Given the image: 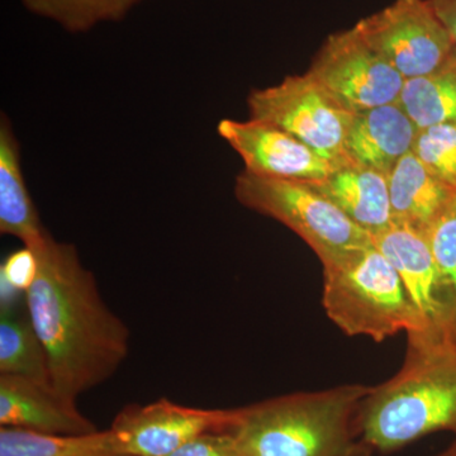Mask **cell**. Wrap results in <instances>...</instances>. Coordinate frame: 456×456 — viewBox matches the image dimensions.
I'll return each mask as SVG.
<instances>
[{
  "instance_id": "9",
  "label": "cell",
  "mask_w": 456,
  "mask_h": 456,
  "mask_svg": "<svg viewBox=\"0 0 456 456\" xmlns=\"http://www.w3.org/2000/svg\"><path fill=\"white\" fill-rule=\"evenodd\" d=\"M355 28L406 80L431 73L456 49L428 0H395Z\"/></svg>"
},
{
  "instance_id": "2",
  "label": "cell",
  "mask_w": 456,
  "mask_h": 456,
  "mask_svg": "<svg viewBox=\"0 0 456 456\" xmlns=\"http://www.w3.org/2000/svg\"><path fill=\"white\" fill-rule=\"evenodd\" d=\"M369 389L345 384L236 408L227 432L242 456H369L355 428Z\"/></svg>"
},
{
  "instance_id": "25",
  "label": "cell",
  "mask_w": 456,
  "mask_h": 456,
  "mask_svg": "<svg viewBox=\"0 0 456 456\" xmlns=\"http://www.w3.org/2000/svg\"><path fill=\"white\" fill-rule=\"evenodd\" d=\"M456 47V0H428Z\"/></svg>"
},
{
  "instance_id": "8",
  "label": "cell",
  "mask_w": 456,
  "mask_h": 456,
  "mask_svg": "<svg viewBox=\"0 0 456 456\" xmlns=\"http://www.w3.org/2000/svg\"><path fill=\"white\" fill-rule=\"evenodd\" d=\"M307 73L354 114L395 103L406 83L355 27L330 36Z\"/></svg>"
},
{
  "instance_id": "24",
  "label": "cell",
  "mask_w": 456,
  "mask_h": 456,
  "mask_svg": "<svg viewBox=\"0 0 456 456\" xmlns=\"http://www.w3.org/2000/svg\"><path fill=\"white\" fill-rule=\"evenodd\" d=\"M167 456H242L235 437L227 431L200 435Z\"/></svg>"
},
{
  "instance_id": "22",
  "label": "cell",
  "mask_w": 456,
  "mask_h": 456,
  "mask_svg": "<svg viewBox=\"0 0 456 456\" xmlns=\"http://www.w3.org/2000/svg\"><path fill=\"white\" fill-rule=\"evenodd\" d=\"M425 236L441 277L448 285L456 305V191Z\"/></svg>"
},
{
  "instance_id": "6",
  "label": "cell",
  "mask_w": 456,
  "mask_h": 456,
  "mask_svg": "<svg viewBox=\"0 0 456 456\" xmlns=\"http://www.w3.org/2000/svg\"><path fill=\"white\" fill-rule=\"evenodd\" d=\"M248 107L250 118L283 128L336 167L349 164L345 143L354 113L310 74L288 77L278 86L253 90Z\"/></svg>"
},
{
  "instance_id": "3",
  "label": "cell",
  "mask_w": 456,
  "mask_h": 456,
  "mask_svg": "<svg viewBox=\"0 0 456 456\" xmlns=\"http://www.w3.org/2000/svg\"><path fill=\"white\" fill-rule=\"evenodd\" d=\"M355 428L370 452H395L435 432L456 437V345L407 349L398 373L369 389Z\"/></svg>"
},
{
  "instance_id": "15",
  "label": "cell",
  "mask_w": 456,
  "mask_h": 456,
  "mask_svg": "<svg viewBox=\"0 0 456 456\" xmlns=\"http://www.w3.org/2000/svg\"><path fill=\"white\" fill-rule=\"evenodd\" d=\"M20 145L4 113L0 119V232L37 248L50 235L42 226L20 163Z\"/></svg>"
},
{
  "instance_id": "12",
  "label": "cell",
  "mask_w": 456,
  "mask_h": 456,
  "mask_svg": "<svg viewBox=\"0 0 456 456\" xmlns=\"http://www.w3.org/2000/svg\"><path fill=\"white\" fill-rule=\"evenodd\" d=\"M0 425L55 435H86L97 426L80 412L77 401L49 384L0 374Z\"/></svg>"
},
{
  "instance_id": "7",
  "label": "cell",
  "mask_w": 456,
  "mask_h": 456,
  "mask_svg": "<svg viewBox=\"0 0 456 456\" xmlns=\"http://www.w3.org/2000/svg\"><path fill=\"white\" fill-rule=\"evenodd\" d=\"M373 241L397 269L415 310L417 331L407 338L408 349L456 345L454 297L441 277L425 233L393 224Z\"/></svg>"
},
{
  "instance_id": "4",
  "label": "cell",
  "mask_w": 456,
  "mask_h": 456,
  "mask_svg": "<svg viewBox=\"0 0 456 456\" xmlns=\"http://www.w3.org/2000/svg\"><path fill=\"white\" fill-rule=\"evenodd\" d=\"M327 317L347 336L382 342L417 331L415 310L395 265L370 244L346 259L322 266Z\"/></svg>"
},
{
  "instance_id": "5",
  "label": "cell",
  "mask_w": 456,
  "mask_h": 456,
  "mask_svg": "<svg viewBox=\"0 0 456 456\" xmlns=\"http://www.w3.org/2000/svg\"><path fill=\"white\" fill-rule=\"evenodd\" d=\"M235 196L246 208L281 222L301 237L322 266L373 244V237L308 183L266 178L245 170L236 178Z\"/></svg>"
},
{
  "instance_id": "17",
  "label": "cell",
  "mask_w": 456,
  "mask_h": 456,
  "mask_svg": "<svg viewBox=\"0 0 456 456\" xmlns=\"http://www.w3.org/2000/svg\"><path fill=\"white\" fill-rule=\"evenodd\" d=\"M0 374L53 386L46 351L27 308L20 311L9 302L0 310Z\"/></svg>"
},
{
  "instance_id": "10",
  "label": "cell",
  "mask_w": 456,
  "mask_h": 456,
  "mask_svg": "<svg viewBox=\"0 0 456 456\" xmlns=\"http://www.w3.org/2000/svg\"><path fill=\"white\" fill-rule=\"evenodd\" d=\"M235 413L236 408L188 407L161 398L123 408L110 430L125 456H167L200 435L227 431Z\"/></svg>"
},
{
  "instance_id": "1",
  "label": "cell",
  "mask_w": 456,
  "mask_h": 456,
  "mask_svg": "<svg viewBox=\"0 0 456 456\" xmlns=\"http://www.w3.org/2000/svg\"><path fill=\"white\" fill-rule=\"evenodd\" d=\"M32 250L38 270L25 293L27 312L46 351L53 388L77 401L121 368L130 329L108 307L73 244L49 235Z\"/></svg>"
},
{
  "instance_id": "11",
  "label": "cell",
  "mask_w": 456,
  "mask_h": 456,
  "mask_svg": "<svg viewBox=\"0 0 456 456\" xmlns=\"http://www.w3.org/2000/svg\"><path fill=\"white\" fill-rule=\"evenodd\" d=\"M217 132L241 156L245 170L255 175L318 182L338 167L273 123L254 118L248 121L222 119Z\"/></svg>"
},
{
  "instance_id": "23",
  "label": "cell",
  "mask_w": 456,
  "mask_h": 456,
  "mask_svg": "<svg viewBox=\"0 0 456 456\" xmlns=\"http://www.w3.org/2000/svg\"><path fill=\"white\" fill-rule=\"evenodd\" d=\"M38 260L32 248H26L9 255L0 268L2 288L26 293L37 275Z\"/></svg>"
},
{
  "instance_id": "14",
  "label": "cell",
  "mask_w": 456,
  "mask_h": 456,
  "mask_svg": "<svg viewBox=\"0 0 456 456\" xmlns=\"http://www.w3.org/2000/svg\"><path fill=\"white\" fill-rule=\"evenodd\" d=\"M308 184L371 237L395 224L388 175L380 171L349 163L336 167L325 179Z\"/></svg>"
},
{
  "instance_id": "26",
  "label": "cell",
  "mask_w": 456,
  "mask_h": 456,
  "mask_svg": "<svg viewBox=\"0 0 456 456\" xmlns=\"http://www.w3.org/2000/svg\"><path fill=\"white\" fill-rule=\"evenodd\" d=\"M436 456H456V437L454 441H452V444L444 450V452H441L440 454H437Z\"/></svg>"
},
{
  "instance_id": "13",
  "label": "cell",
  "mask_w": 456,
  "mask_h": 456,
  "mask_svg": "<svg viewBox=\"0 0 456 456\" xmlns=\"http://www.w3.org/2000/svg\"><path fill=\"white\" fill-rule=\"evenodd\" d=\"M419 132L399 102L355 113L345 143L347 160L389 175L413 151Z\"/></svg>"
},
{
  "instance_id": "21",
  "label": "cell",
  "mask_w": 456,
  "mask_h": 456,
  "mask_svg": "<svg viewBox=\"0 0 456 456\" xmlns=\"http://www.w3.org/2000/svg\"><path fill=\"white\" fill-rule=\"evenodd\" d=\"M413 152L435 176L456 191V123L419 130Z\"/></svg>"
},
{
  "instance_id": "16",
  "label": "cell",
  "mask_w": 456,
  "mask_h": 456,
  "mask_svg": "<svg viewBox=\"0 0 456 456\" xmlns=\"http://www.w3.org/2000/svg\"><path fill=\"white\" fill-rule=\"evenodd\" d=\"M388 185L395 224L422 233L439 217L455 191L435 176L413 151L395 165Z\"/></svg>"
},
{
  "instance_id": "19",
  "label": "cell",
  "mask_w": 456,
  "mask_h": 456,
  "mask_svg": "<svg viewBox=\"0 0 456 456\" xmlns=\"http://www.w3.org/2000/svg\"><path fill=\"white\" fill-rule=\"evenodd\" d=\"M0 456L125 455L110 428L86 435H55L2 426Z\"/></svg>"
},
{
  "instance_id": "20",
  "label": "cell",
  "mask_w": 456,
  "mask_h": 456,
  "mask_svg": "<svg viewBox=\"0 0 456 456\" xmlns=\"http://www.w3.org/2000/svg\"><path fill=\"white\" fill-rule=\"evenodd\" d=\"M37 16L59 23L66 31L86 32L104 22L127 16L140 0H20Z\"/></svg>"
},
{
  "instance_id": "18",
  "label": "cell",
  "mask_w": 456,
  "mask_h": 456,
  "mask_svg": "<svg viewBox=\"0 0 456 456\" xmlns=\"http://www.w3.org/2000/svg\"><path fill=\"white\" fill-rule=\"evenodd\" d=\"M398 102L419 130L456 123V49L431 73L407 79Z\"/></svg>"
}]
</instances>
